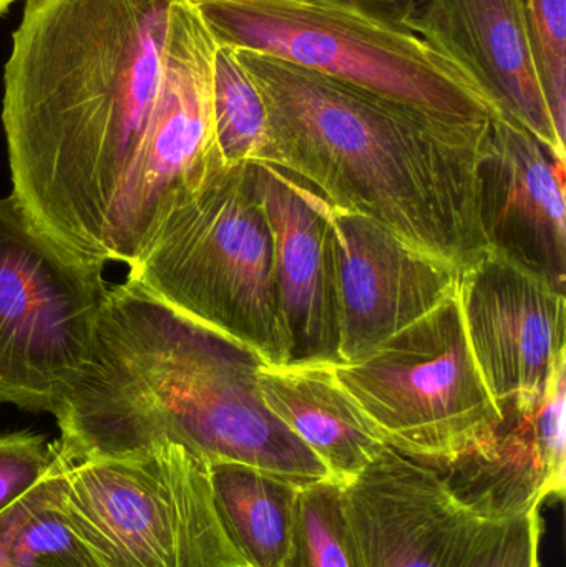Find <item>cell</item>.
<instances>
[{
	"label": "cell",
	"instance_id": "cell-1",
	"mask_svg": "<svg viewBox=\"0 0 566 567\" xmlns=\"http://www.w3.org/2000/svg\"><path fill=\"white\" fill-rule=\"evenodd\" d=\"M176 0H25L3 69L12 195L56 241L132 268L192 195L159 138Z\"/></svg>",
	"mask_w": 566,
	"mask_h": 567
},
{
	"label": "cell",
	"instance_id": "cell-2",
	"mask_svg": "<svg viewBox=\"0 0 566 567\" xmlns=\"http://www.w3.org/2000/svg\"><path fill=\"white\" fill-rule=\"evenodd\" d=\"M261 363L126 279L110 287L89 365L53 415L60 456L75 462L175 443L205 462L301 485L331 478L266 405Z\"/></svg>",
	"mask_w": 566,
	"mask_h": 567
},
{
	"label": "cell",
	"instance_id": "cell-3",
	"mask_svg": "<svg viewBox=\"0 0 566 567\" xmlns=\"http://www.w3.org/2000/svg\"><path fill=\"white\" fill-rule=\"evenodd\" d=\"M235 50L265 102L266 145L255 163L459 271L485 255L477 166L492 122L442 125L342 80Z\"/></svg>",
	"mask_w": 566,
	"mask_h": 567
},
{
	"label": "cell",
	"instance_id": "cell-4",
	"mask_svg": "<svg viewBox=\"0 0 566 567\" xmlns=\"http://www.w3.org/2000/svg\"><path fill=\"white\" fill-rule=\"evenodd\" d=\"M216 42L342 80L434 122L502 116L472 76L409 27L329 0H192Z\"/></svg>",
	"mask_w": 566,
	"mask_h": 567
},
{
	"label": "cell",
	"instance_id": "cell-5",
	"mask_svg": "<svg viewBox=\"0 0 566 567\" xmlns=\"http://www.w3.org/2000/svg\"><path fill=\"white\" fill-rule=\"evenodd\" d=\"M126 279L268 365L289 362L275 241L249 163L226 165L183 199Z\"/></svg>",
	"mask_w": 566,
	"mask_h": 567
},
{
	"label": "cell",
	"instance_id": "cell-6",
	"mask_svg": "<svg viewBox=\"0 0 566 567\" xmlns=\"http://www.w3.org/2000/svg\"><path fill=\"white\" fill-rule=\"evenodd\" d=\"M59 463L63 512L100 567H249L195 453L163 443Z\"/></svg>",
	"mask_w": 566,
	"mask_h": 567
},
{
	"label": "cell",
	"instance_id": "cell-7",
	"mask_svg": "<svg viewBox=\"0 0 566 567\" xmlns=\"http://www.w3.org/2000/svg\"><path fill=\"white\" fill-rule=\"evenodd\" d=\"M105 262L56 241L0 198V405L59 412L89 365L110 287Z\"/></svg>",
	"mask_w": 566,
	"mask_h": 567
},
{
	"label": "cell",
	"instance_id": "cell-8",
	"mask_svg": "<svg viewBox=\"0 0 566 567\" xmlns=\"http://www.w3.org/2000/svg\"><path fill=\"white\" fill-rule=\"evenodd\" d=\"M335 369L385 445L434 470L484 443L502 422L472 355L457 293Z\"/></svg>",
	"mask_w": 566,
	"mask_h": 567
},
{
	"label": "cell",
	"instance_id": "cell-9",
	"mask_svg": "<svg viewBox=\"0 0 566 567\" xmlns=\"http://www.w3.org/2000/svg\"><path fill=\"white\" fill-rule=\"evenodd\" d=\"M457 300L472 355L498 410L537 405L566 365L565 292L485 251L459 272Z\"/></svg>",
	"mask_w": 566,
	"mask_h": 567
},
{
	"label": "cell",
	"instance_id": "cell-10",
	"mask_svg": "<svg viewBox=\"0 0 566 567\" xmlns=\"http://www.w3.org/2000/svg\"><path fill=\"white\" fill-rule=\"evenodd\" d=\"M364 567H462L481 518L438 470L385 446L341 485Z\"/></svg>",
	"mask_w": 566,
	"mask_h": 567
},
{
	"label": "cell",
	"instance_id": "cell-11",
	"mask_svg": "<svg viewBox=\"0 0 566 567\" xmlns=\"http://www.w3.org/2000/svg\"><path fill=\"white\" fill-rule=\"evenodd\" d=\"M335 236L339 363L381 346L457 293L459 269L329 203Z\"/></svg>",
	"mask_w": 566,
	"mask_h": 567
},
{
	"label": "cell",
	"instance_id": "cell-12",
	"mask_svg": "<svg viewBox=\"0 0 566 567\" xmlns=\"http://www.w3.org/2000/svg\"><path fill=\"white\" fill-rule=\"evenodd\" d=\"M487 251L565 292V162L507 116L492 122L477 166Z\"/></svg>",
	"mask_w": 566,
	"mask_h": 567
},
{
	"label": "cell",
	"instance_id": "cell-13",
	"mask_svg": "<svg viewBox=\"0 0 566 567\" xmlns=\"http://www.w3.org/2000/svg\"><path fill=\"white\" fill-rule=\"evenodd\" d=\"M408 27L457 62L502 116L524 126L566 162L525 0H422Z\"/></svg>",
	"mask_w": 566,
	"mask_h": 567
},
{
	"label": "cell",
	"instance_id": "cell-14",
	"mask_svg": "<svg viewBox=\"0 0 566 567\" xmlns=\"http://www.w3.org/2000/svg\"><path fill=\"white\" fill-rule=\"evenodd\" d=\"M248 163L275 241L276 292L289 340V362L339 363L341 333L329 203L276 166Z\"/></svg>",
	"mask_w": 566,
	"mask_h": 567
},
{
	"label": "cell",
	"instance_id": "cell-15",
	"mask_svg": "<svg viewBox=\"0 0 566 567\" xmlns=\"http://www.w3.org/2000/svg\"><path fill=\"white\" fill-rule=\"evenodd\" d=\"M566 365L537 405L505 406L497 430L438 470L452 495L482 519H505L564 502Z\"/></svg>",
	"mask_w": 566,
	"mask_h": 567
},
{
	"label": "cell",
	"instance_id": "cell-16",
	"mask_svg": "<svg viewBox=\"0 0 566 567\" xmlns=\"http://www.w3.org/2000/svg\"><path fill=\"white\" fill-rule=\"evenodd\" d=\"M258 382L268 409L339 485L351 482L388 446L339 382L335 363H261Z\"/></svg>",
	"mask_w": 566,
	"mask_h": 567
},
{
	"label": "cell",
	"instance_id": "cell-17",
	"mask_svg": "<svg viewBox=\"0 0 566 567\" xmlns=\"http://www.w3.org/2000/svg\"><path fill=\"white\" fill-rule=\"evenodd\" d=\"M209 482L219 522L241 558L249 567H282L305 485L238 463H209Z\"/></svg>",
	"mask_w": 566,
	"mask_h": 567
},
{
	"label": "cell",
	"instance_id": "cell-18",
	"mask_svg": "<svg viewBox=\"0 0 566 567\" xmlns=\"http://www.w3.org/2000/svg\"><path fill=\"white\" fill-rule=\"evenodd\" d=\"M0 561L10 567H100L60 503L59 453L49 473L0 513Z\"/></svg>",
	"mask_w": 566,
	"mask_h": 567
},
{
	"label": "cell",
	"instance_id": "cell-19",
	"mask_svg": "<svg viewBox=\"0 0 566 567\" xmlns=\"http://www.w3.org/2000/svg\"><path fill=\"white\" fill-rule=\"evenodd\" d=\"M213 125L226 165L258 162L266 145V109L258 86L236 56L216 42L212 76Z\"/></svg>",
	"mask_w": 566,
	"mask_h": 567
},
{
	"label": "cell",
	"instance_id": "cell-20",
	"mask_svg": "<svg viewBox=\"0 0 566 567\" xmlns=\"http://www.w3.org/2000/svg\"><path fill=\"white\" fill-rule=\"evenodd\" d=\"M282 567H364L346 516L342 489L326 478L302 486Z\"/></svg>",
	"mask_w": 566,
	"mask_h": 567
},
{
	"label": "cell",
	"instance_id": "cell-21",
	"mask_svg": "<svg viewBox=\"0 0 566 567\" xmlns=\"http://www.w3.org/2000/svg\"><path fill=\"white\" fill-rule=\"evenodd\" d=\"M541 509L505 519H482L462 567H541Z\"/></svg>",
	"mask_w": 566,
	"mask_h": 567
},
{
	"label": "cell",
	"instance_id": "cell-22",
	"mask_svg": "<svg viewBox=\"0 0 566 567\" xmlns=\"http://www.w3.org/2000/svg\"><path fill=\"white\" fill-rule=\"evenodd\" d=\"M555 128L566 138V0H525Z\"/></svg>",
	"mask_w": 566,
	"mask_h": 567
},
{
	"label": "cell",
	"instance_id": "cell-23",
	"mask_svg": "<svg viewBox=\"0 0 566 567\" xmlns=\"http://www.w3.org/2000/svg\"><path fill=\"white\" fill-rule=\"evenodd\" d=\"M56 442L29 430L0 435V513L35 486L56 460Z\"/></svg>",
	"mask_w": 566,
	"mask_h": 567
},
{
	"label": "cell",
	"instance_id": "cell-24",
	"mask_svg": "<svg viewBox=\"0 0 566 567\" xmlns=\"http://www.w3.org/2000/svg\"><path fill=\"white\" fill-rule=\"evenodd\" d=\"M329 2L352 7L385 22L408 27L422 0H329Z\"/></svg>",
	"mask_w": 566,
	"mask_h": 567
},
{
	"label": "cell",
	"instance_id": "cell-25",
	"mask_svg": "<svg viewBox=\"0 0 566 567\" xmlns=\"http://www.w3.org/2000/svg\"><path fill=\"white\" fill-rule=\"evenodd\" d=\"M16 2H19V0H0V17H2L3 13L10 9V6Z\"/></svg>",
	"mask_w": 566,
	"mask_h": 567
},
{
	"label": "cell",
	"instance_id": "cell-26",
	"mask_svg": "<svg viewBox=\"0 0 566 567\" xmlns=\"http://www.w3.org/2000/svg\"><path fill=\"white\" fill-rule=\"evenodd\" d=\"M0 567H10L9 565H6V563L0 561Z\"/></svg>",
	"mask_w": 566,
	"mask_h": 567
}]
</instances>
